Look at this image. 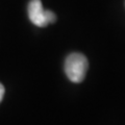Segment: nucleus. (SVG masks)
I'll return each instance as SVG.
<instances>
[{
	"instance_id": "1",
	"label": "nucleus",
	"mask_w": 125,
	"mask_h": 125,
	"mask_svg": "<svg viewBox=\"0 0 125 125\" xmlns=\"http://www.w3.org/2000/svg\"><path fill=\"white\" fill-rule=\"evenodd\" d=\"M88 60L83 54L74 52L66 58L65 72L66 75L73 83H81L87 74Z\"/></svg>"
},
{
	"instance_id": "2",
	"label": "nucleus",
	"mask_w": 125,
	"mask_h": 125,
	"mask_svg": "<svg viewBox=\"0 0 125 125\" xmlns=\"http://www.w3.org/2000/svg\"><path fill=\"white\" fill-rule=\"evenodd\" d=\"M28 16L30 21L39 27H45L56 20V16L53 11L43 9L41 0H31L29 2Z\"/></svg>"
},
{
	"instance_id": "3",
	"label": "nucleus",
	"mask_w": 125,
	"mask_h": 125,
	"mask_svg": "<svg viewBox=\"0 0 125 125\" xmlns=\"http://www.w3.org/2000/svg\"><path fill=\"white\" fill-rule=\"evenodd\" d=\"M3 96H4V87L0 83V102L3 99Z\"/></svg>"
}]
</instances>
